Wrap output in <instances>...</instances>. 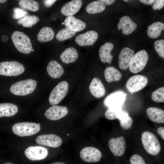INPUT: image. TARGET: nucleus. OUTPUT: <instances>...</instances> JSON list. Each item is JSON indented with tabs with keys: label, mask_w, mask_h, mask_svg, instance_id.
Returning <instances> with one entry per match:
<instances>
[{
	"label": "nucleus",
	"mask_w": 164,
	"mask_h": 164,
	"mask_svg": "<svg viewBox=\"0 0 164 164\" xmlns=\"http://www.w3.org/2000/svg\"><path fill=\"white\" fill-rule=\"evenodd\" d=\"M141 140L144 148L148 153L155 155L160 152L161 149L160 142L153 133L149 131L143 132Z\"/></svg>",
	"instance_id": "nucleus-1"
},
{
	"label": "nucleus",
	"mask_w": 164,
	"mask_h": 164,
	"mask_svg": "<svg viewBox=\"0 0 164 164\" xmlns=\"http://www.w3.org/2000/svg\"><path fill=\"white\" fill-rule=\"evenodd\" d=\"M36 81L28 79L16 82L10 87V92L14 95L23 96L29 94L35 90L37 85Z\"/></svg>",
	"instance_id": "nucleus-2"
},
{
	"label": "nucleus",
	"mask_w": 164,
	"mask_h": 164,
	"mask_svg": "<svg viewBox=\"0 0 164 164\" xmlns=\"http://www.w3.org/2000/svg\"><path fill=\"white\" fill-rule=\"evenodd\" d=\"M12 39L15 47L20 52L26 54L30 53L32 46L29 38L24 33L16 31L12 33Z\"/></svg>",
	"instance_id": "nucleus-3"
},
{
	"label": "nucleus",
	"mask_w": 164,
	"mask_h": 164,
	"mask_svg": "<svg viewBox=\"0 0 164 164\" xmlns=\"http://www.w3.org/2000/svg\"><path fill=\"white\" fill-rule=\"evenodd\" d=\"M40 123L24 122L15 124L12 127L14 134L20 137L29 136L38 133L40 130Z\"/></svg>",
	"instance_id": "nucleus-4"
},
{
	"label": "nucleus",
	"mask_w": 164,
	"mask_h": 164,
	"mask_svg": "<svg viewBox=\"0 0 164 164\" xmlns=\"http://www.w3.org/2000/svg\"><path fill=\"white\" fill-rule=\"evenodd\" d=\"M25 70L23 65L14 61L0 63V75L8 76H16L23 73Z\"/></svg>",
	"instance_id": "nucleus-5"
},
{
	"label": "nucleus",
	"mask_w": 164,
	"mask_h": 164,
	"mask_svg": "<svg viewBox=\"0 0 164 164\" xmlns=\"http://www.w3.org/2000/svg\"><path fill=\"white\" fill-rule=\"evenodd\" d=\"M149 59L148 54L145 50L139 51L133 56L129 66L131 72L137 73L145 67Z\"/></svg>",
	"instance_id": "nucleus-6"
},
{
	"label": "nucleus",
	"mask_w": 164,
	"mask_h": 164,
	"mask_svg": "<svg viewBox=\"0 0 164 164\" xmlns=\"http://www.w3.org/2000/svg\"><path fill=\"white\" fill-rule=\"evenodd\" d=\"M69 88V85L66 81H62L58 84L51 92L49 98L50 104L55 105L59 103L66 95Z\"/></svg>",
	"instance_id": "nucleus-7"
},
{
	"label": "nucleus",
	"mask_w": 164,
	"mask_h": 164,
	"mask_svg": "<svg viewBox=\"0 0 164 164\" xmlns=\"http://www.w3.org/2000/svg\"><path fill=\"white\" fill-rule=\"evenodd\" d=\"M148 82V78L142 75H136L128 79L126 82V87L128 91L133 94L145 87Z\"/></svg>",
	"instance_id": "nucleus-8"
},
{
	"label": "nucleus",
	"mask_w": 164,
	"mask_h": 164,
	"mask_svg": "<svg viewBox=\"0 0 164 164\" xmlns=\"http://www.w3.org/2000/svg\"><path fill=\"white\" fill-rule=\"evenodd\" d=\"M80 155L84 161L88 162H99L102 157L100 150L93 147H87L83 148L80 152Z\"/></svg>",
	"instance_id": "nucleus-9"
},
{
	"label": "nucleus",
	"mask_w": 164,
	"mask_h": 164,
	"mask_svg": "<svg viewBox=\"0 0 164 164\" xmlns=\"http://www.w3.org/2000/svg\"><path fill=\"white\" fill-rule=\"evenodd\" d=\"M39 145L53 148L60 146L62 144V140L59 136L53 134L43 135L38 136L36 139Z\"/></svg>",
	"instance_id": "nucleus-10"
},
{
	"label": "nucleus",
	"mask_w": 164,
	"mask_h": 164,
	"mask_svg": "<svg viewBox=\"0 0 164 164\" xmlns=\"http://www.w3.org/2000/svg\"><path fill=\"white\" fill-rule=\"evenodd\" d=\"M26 156L32 161L42 160L47 156L48 151L45 147L41 146H30L25 151Z\"/></svg>",
	"instance_id": "nucleus-11"
},
{
	"label": "nucleus",
	"mask_w": 164,
	"mask_h": 164,
	"mask_svg": "<svg viewBox=\"0 0 164 164\" xmlns=\"http://www.w3.org/2000/svg\"><path fill=\"white\" fill-rule=\"evenodd\" d=\"M108 146L116 156H120L124 153L126 148V142L123 136L111 138L108 141Z\"/></svg>",
	"instance_id": "nucleus-12"
},
{
	"label": "nucleus",
	"mask_w": 164,
	"mask_h": 164,
	"mask_svg": "<svg viewBox=\"0 0 164 164\" xmlns=\"http://www.w3.org/2000/svg\"><path fill=\"white\" fill-rule=\"evenodd\" d=\"M127 95L126 94L118 91L108 95L104 101L105 105L108 107H122Z\"/></svg>",
	"instance_id": "nucleus-13"
},
{
	"label": "nucleus",
	"mask_w": 164,
	"mask_h": 164,
	"mask_svg": "<svg viewBox=\"0 0 164 164\" xmlns=\"http://www.w3.org/2000/svg\"><path fill=\"white\" fill-rule=\"evenodd\" d=\"M98 37V33L96 31L90 30L77 35L75 38V41L81 46H92Z\"/></svg>",
	"instance_id": "nucleus-14"
},
{
	"label": "nucleus",
	"mask_w": 164,
	"mask_h": 164,
	"mask_svg": "<svg viewBox=\"0 0 164 164\" xmlns=\"http://www.w3.org/2000/svg\"><path fill=\"white\" fill-rule=\"evenodd\" d=\"M68 110L65 106L54 105L49 108L44 115L48 119L53 121L59 120L66 116Z\"/></svg>",
	"instance_id": "nucleus-15"
},
{
	"label": "nucleus",
	"mask_w": 164,
	"mask_h": 164,
	"mask_svg": "<svg viewBox=\"0 0 164 164\" xmlns=\"http://www.w3.org/2000/svg\"><path fill=\"white\" fill-rule=\"evenodd\" d=\"M134 51L128 47H125L121 51L118 56V65L123 70L127 69L129 66L134 55Z\"/></svg>",
	"instance_id": "nucleus-16"
},
{
	"label": "nucleus",
	"mask_w": 164,
	"mask_h": 164,
	"mask_svg": "<svg viewBox=\"0 0 164 164\" xmlns=\"http://www.w3.org/2000/svg\"><path fill=\"white\" fill-rule=\"evenodd\" d=\"M117 26L118 30L122 29L123 34L128 35L135 30L137 25L129 16H124L120 19Z\"/></svg>",
	"instance_id": "nucleus-17"
},
{
	"label": "nucleus",
	"mask_w": 164,
	"mask_h": 164,
	"mask_svg": "<svg viewBox=\"0 0 164 164\" xmlns=\"http://www.w3.org/2000/svg\"><path fill=\"white\" fill-rule=\"evenodd\" d=\"M82 3L81 0H73L68 2L62 6L61 12L64 15L73 16L80 10Z\"/></svg>",
	"instance_id": "nucleus-18"
},
{
	"label": "nucleus",
	"mask_w": 164,
	"mask_h": 164,
	"mask_svg": "<svg viewBox=\"0 0 164 164\" xmlns=\"http://www.w3.org/2000/svg\"><path fill=\"white\" fill-rule=\"evenodd\" d=\"M89 89L91 94L96 98H101L105 94L104 86L101 80L97 77H94L92 79Z\"/></svg>",
	"instance_id": "nucleus-19"
},
{
	"label": "nucleus",
	"mask_w": 164,
	"mask_h": 164,
	"mask_svg": "<svg viewBox=\"0 0 164 164\" xmlns=\"http://www.w3.org/2000/svg\"><path fill=\"white\" fill-rule=\"evenodd\" d=\"M64 24L67 28L77 32L83 30L86 26L85 22L73 16H68L66 17Z\"/></svg>",
	"instance_id": "nucleus-20"
},
{
	"label": "nucleus",
	"mask_w": 164,
	"mask_h": 164,
	"mask_svg": "<svg viewBox=\"0 0 164 164\" xmlns=\"http://www.w3.org/2000/svg\"><path fill=\"white\" fill-rule=\"evenodd\" d=\"M114 47L113 44L107 42L102 45L99 50V56L101 62L111 64L113 56L111 54Z\"/></svg>",
	"instance_id": "nucleus-21"
},
{
	"label": "nucleus",
	"mask_w": 164,
	"mask_h": 164,
	"mask_svg": "<svg viewBox=\"0 0 164 164\" xmlns=\"http://www.w3.org/2000/svg\"><path fill=\"white\" fill-rule=\"evenodd\" d=\"M46 70L49 75L54 79L60 78L64 73L63 67L55 60L51 61L49 63Z\"/></svg>",
	"instance_id": "nucleus-22"
},
{
	"label": "nucleus",
	"mask_w": 164,
	"mask_h": 164,
	"mask_svg": "<svg viewBox=\"0 0 164 164\" xmlns=\"http://www.w3.org/2000/svg\"><path fill=\"white\" fill-rule=\"evenodd\" d=\"M149 119L152 121L159 123H164V111L162 109L155 107H150L146 110Z\"/></svg>",
	"instance_id": "nucleus-23"
},
{
	"label": "nucleus",
	"mask_w": 164,
	"mask_h": 164,
	"mask_svg": "<svg viewBox=\"0 0 164 164\" xmlns=\"http://www.w3.org/2000/svg\"><path fill=\"white\" fill-rule=\"evenodd\" d=\"M60 58L64 63L69 64L75 62L78 57L76 49L73 47L66 48L61 54Z\"/></svg>",
	"instance_id": "nucleus-24"
},
{
	"label": "nucleus",
	"mask_w": 164,
	"mask_h": 164,
	"mask_svg": "<svg viewBox=\"0 0 164 164\" xmlns=\"http://www.w3.org/2000/svg\"><path fill=\"white\" fill-rule=\"evenodd\" d=\"M104 76L106 80L108 83L119 81L122 74L115 68L111 66L106 67L104 71Z\"/></svg>",
	"instance_id": "nucleus-25"
},
{
	"label": "nucleus",
	"mask_w": 164,
	"mask_h": 164,
	"mask_svg": "<svg viewBox=\"0 0 164 164\" xmlns=\"http://www.w3.org/2000/svg\"><path fill=\"white\" fill-rule=\"evenodd\" d=\"M18 111V108L14 104L10 103L0 104V117L12 116Z\"/></svg>",
	"instance_id": "nucleus-26"
},
{
	"label": "nucleus",
	"mask_w": 164,
	"mask_h": 164,
	"mask_svg": "<svg viewBox=\"0 0 164 164\" xmlns=\"http://www.w3.org/2000/svg\"><path fill=\"white\" fill-rule=\"evenodd\" d=\"M54 36L53 30L50 27H45L42 28L37 34V40L40 42L45 43L51 40Z\"/></svg>",
	"instance_id": "nucleus-27"
},
{
	"label": "nucleus",
	"mask_w": 164,
	"mask_h": 164,
	"mask_svg": "<svg viewBox=\"0 0 164 164\" xmlns=\"http://www.w3.org/2000/svg\"><path fill=\"white\" fill-rule=\"evenodd\" d=\"M164 29V24L160 22H154L149 26L147 29V34L151 38L155 39L161 34Z\"/></svg>",
	"instance_id": "nucleus-28"
},
{
	"label": "nucleus",
	"mask_w": 164,
	"mask_h": 164,
	"mask_svg": "<svg viewBox=\"0 0 164 164\" xmlns=\"http://www.w3.org/2000/svg\"><path fill=\"white\" fill-rule=\"evenodd\" d=\"M104 4L100 0L92 2L87 6L86 11L88 13L94 14L101 12L105 9Z\"/></svg>",
	"instance_id": "nucleus-29"
},
{
	"label": "nucleus",
	"mask_w": 164,
	"mask_h": 164,
	"mask_svg": "<svg viewBox=\"0 0 164 164\" xmlns=\"http://www.w3.org/2000/svg\"><path fill=\"white\" fill-rule=\"evenodd\" d=\"M124 110L122 107H109L105 112L106 118L110 120L119 118L121 116Z\"/></svg>",
	"instance_id": "nucleus-30"
},
{
	"label": "nucleus",
	"mask_w": 164,
	"mask_h": 164,
	"mask_svg": "<svg viewBox=\"0 0 164 164\" xmlns=\"http://www.w3.org/2000/svg\"><path fill=\"white\" fill-rule=\"evenodd\" d=\"M39 20V18L37 16L27 15L19 19L17 22L19 24H22L24 27H31Z\"/></svg>",
	"instance_id": "nucleus-31"
},
{
	"label": "nucleus",
	"mask_w": 164,
	"mask_h": 164,
	"mask_svg": "<svg viewBox=\"0 0 164 164\" xmlns=\"http://www.w3.org/2000/svg\"><path fill=\"white\" fill-rule=\"evenodd\" d=\"M19 5L22 8L33 12L37 11L39 8V3L33 0H22L19 2Z\"/></svg>",
	"instance_id": "nucleus-32"
},
{
	"label": "nucleus",
	"mask_w": 164,
	"mask_h": 164,
	"mask_svg": "<svg viewBox=\"0 0 164 164\" xmlns=\"http://www.w3.org/2000/svg\"><path fill=\"white\" fill-rule=\"evenodd\" d=\"M77 32L66 27L61 29L58 32L56 38L57 40L61 41L72 38Z\"/></svg>",
	"instance_id": "nucleus-33"
},
{
	"label": "nucleus",
	"mask_w": 164,
	"mask_h": 164,
	"mask_svg": "<svg viewBox=\"0 0 164 164\" xmlns=\"http://www.w3.org/2000/svg\"><path fill=\"white\" fill-rule=\"evenodd\" d=\"M164 87H160L154 92L152 94L151 98L155 102L158 103L164 102Z\"/></svg>",
	"instance_id": "nucleus-34"
},
{
	"label": "nucleus",
	"mask_w": 164,
	"mask_h": 164,
	"mask_svg": "<svg viewBox=\"0 0 164 164\" xmlns=\"http://www.w3.org/2000/svg\"><path fill=\"white\" fill-rule=\"evenodd\" d=\"M154 48L159 56L164 58V40L161 39L155 41L154 43Z\"/></svg>",
	"instance_id": "nucleus-35"
},
{
	"label": "nucleus",
	"mask_w": 164,
	"mask_h": 164,
	"mask_svg": "<svg viewBox=\"0 0 164 164\" xmlns=\"http://www.w3.org/2000/svg\"><path fill=\"white\" fill-rule=\"evenodd\" d=\"M13 18L15 19H20L27 15L28 13L22 9L16 7L13 9Z\"/></svg>",
	"instance_id": "nucleus-36"
},
{
	"label": "nucleus",
	"mask_w": 164,
	"mask_h": 164,
	"mask_svg": "<svg viewBox=\"0 0 164 164\" xmlns=\"http://www.w3.org/2000/svg\"><path fill=\"white\" fill-rule=\"evenodd\" d=\"M130 161L131 164H146L142 157L138 154L132 155L130 158Z\"/></svg>",
	"instance_id": "nucleus-37"
},
{
	"label": "nucleus",
	"mask_w": 164,
	"mask_h": 164,
	"mask_svg": "<svg viewBox=\"0 0 164 164\" xmlns=\"http://www.w3.org/2000/svg\"><path fill=\"white\" fill-rule=\"evenodd\" d=\"M119 122L121 127L125 130H127L131 128L133 121L132 118L129 116L127 119Z\"/></svg>",
	"instance_id": "nucleus-38"
},
{
	"label": "nucleus",
	"mask_w": 164,
	"mask_h": 164,
	"mask_svg": "<svg viewBox=\"0 0 164 164\" xmlns=\"http://www.w3.org/2000/svg\"><path fill=\"white\" fill-rule=\"evenodd\" d=\"M164 1L163 0H157L155 1L152 6L153 9L154 10H160L163 7Z\"/></svg>",
	"instance_id": "nucleus-39"
},
{
	"label": "nucleus",
	"mask_w": 164,
	"mask_h": 164,
	"mask_svg": "<svg viewBox=\"0 0 164 164\" xmlns=\"http://www.w3.org/2000/svg\"><path fill=\"white\" fill-rule=\"evenodd\" d=\"M56 1V0H45L43 1V2L46 7H49L52 6Z\"/></svg>",
	"instance_id": "nucleus-40"
},
{
	"label": "nucleus",
	"mask_w": 164,
	"mask_h": 164,
	"mask_svg": "<svg viewBox=\"0 0 164 164\" xmlns=\"http://www.w3.org/2000/svg\"><path fill=\"white\" fill-rule=\"evenodd\" d=\"M157 132L160 136L164 140V128L162 127H160L157 129Z\"/></svg>",
	"instance_id": "nucleus-41"
},
{
	"label": "nucleus",
	"mask_w": 164,
	"mask_h": 164,
	"mask_svg": "<svg viewBox=\"0 0 164 164\" xmlns=\"http://www.w3.org/2000/svg\"><path fill=\"white\" fill-rule=\"evenodd\" d=\"M100 1L104 4L107 5H110L115 1V0H101Z\"/></svg>",
	"instance_id": "nucleus-42"
},
{
	"label": "nucleus",
	"mask_w": 164,
	"mask_h": 164,
	"mask_svg": "<svg viewBox=\"0 0 164 164\" xmlns=\"http://www.w3.org/2000/svg\"><path fill=\"white\" fill-rule=\"evenodd\" d=\"M139 1L144 4L148 5H151L155 1L153 0H140Z\"/></svg>",
	"instance_id": "nucleus-43"
},
{
	"label": "nucleus",
	"mask_w": 164,
	"mask_h": 164,
	"mask_svg": "<svg viewBox=\"0 0 164 164\" xmlns=\"http://www.w3.org/2000/svg\"><path fill=\"white\" fill-rule=\"evenodd\" d=\"M51 164H66L63 162H56L52 163Z\"/></svg>",
	"instance_id": "nucleus-44"
},
{
	"label": "nucleus",
	"mask_w": 164,
	"mask_h": 164,
	"mask_svg": "<svg viewBox=\"0 0 164 164\" xmlns=\"http://www.w3.org/2000/svg\"><path fill=\"white\" fill-rule=\"evenodd\" d=\"M6 1V0H0V3H3Z\"/></svg>",
	"instance_id": "nucleus-45"
},
{
	"label": "nucleus",
	"mask_w": 164,
	"mask_h": 164,
	"mask_svg": "<svg viewBox=\"0 0 164 164\" xmlns=\"http://www.w3.org/2000/svg\"><path fill=\"white\" fill-rule=\"evenodd\" d=\"M4 164H13L12 163L9 162H6L4 163Z\"/></svg>",
	"instance_id": "nucleus-46"
},
{
	"label": "nucleus",
	"mask_w": 164,
	"mask_h": 164,
	"mask_svg": "<svg viewBox=\"0 0 164 164\" xmlns=\"http://www.w3.org/2000/svg\"><path fill=\"white\" fill-rule=\"evenodd\" d=\"M124 1L126 2L127 1H128V0H124Z\"/></svg>",
	"instance_id": "nucleus-47"
}]
</instances>
